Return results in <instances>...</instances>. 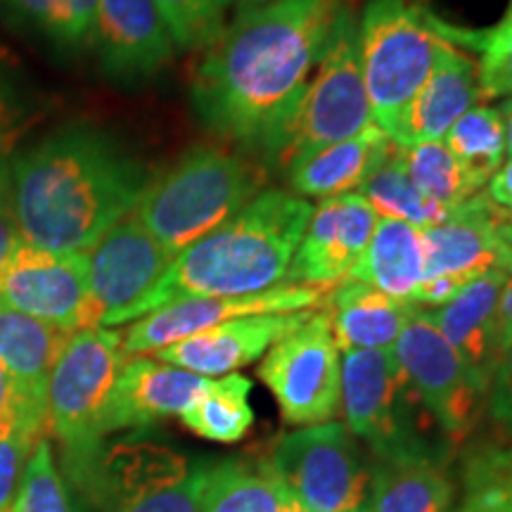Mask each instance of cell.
<instances>
[{
    "label": "cell",
    "mask_w": 512,
    "mask_h": 512,
    "mask_svg": "<svg viewBox=\"0 0 512 512\" xmlns=\"http://www.w3.org/2000/svg\"><path fill=\"white\" fill-rule=\"evenodd\" d=\"M347 8L349 0H266L235 12L192 79L202 124L268 159Z\"/></svg>",
    "instance_id": "1"
},
{
    "label": "cell",
    "mask_w": 512,
    "mask_h": 512,
    "mask_svg": "<svg viewBox=\"0 0 512 512\" xmlns=\"http://www.w3.org/2000/svg\"><path fill=\"white\" fill-rule=\"evenodd\" d=\"M145 166L107 131L74 124L50 133L12 164V219L24 245L88 252L143 195Z\"/></svg>",
    "instance_id": "2"
},
{
    "label": "cell",
    "mask_w": 512,
    "mask_h": 512,
    "mask_svg": "<svg viewBox=\"0 0 512 512\" xmlns=\"http://www.w3.org/2000/svg\"><path fill=\"white\" fill-rule=\"evenodd\" d=\"M311 202L290 190H261L245 209L185 247L138 309V318L197 297H247L285 285Z\"/></svg>",
    "instance_id": "3"
},
{
    "label": "cell",
    "mask_w": 512,
    "mask_h": 512,
    "mask_svg": "<svg viewBox=\"0 0 512 512\" xmlns=\"http://www.w3.org/2000/svg\"><path fill=\"white\" fill-rule=\"evenodd\" d=\"M344 425L384 463L451 465L458 448L403 375L394 351H349L342 358Z\"/></svg>",
    "instance_id": "4"
},
{
    "label": "cell",
    "mask_w": 512,
    "mask_h": 512,
    "mask_svg": "<svg viewBox=\"0 0 512 512\" xmlns=\"http://www.w3.org/2000/svg\"><path fill=\"white\" fill-rule=\"evenodd\" d=\"M264 190V174L226 147H192L145 185L133 209L152 238L176 259Z\"/></svg>",
    "instance_id": "5"
},
{
    "label": "cell",
    "mask_w": 512,
    "mask_h": 512,
    "mask_svg": "<svg viewBox=\"0 0 512 512\" xmlns=\"http://www.w3.org/2000/svg\"><path fill=\"white\" fill-rule=\"evenodd\" d=\"M356 38L373 121L394 143L446 41L434 29V12L418 0H366Z\"/></svg>",
    "instance_id": "6"
},
{
    "label": "cell",
    "mask_w": 512,
    "mask_h": 512,
    "mask_svg": "<svg viewBox=\"0 0 512 512\" xmlns=\"http://www.w3.org/2000/svg\"><path fill=\"white\" fill-rule=\"evenodd\" d=\"M368 126H373V112L358 60L356 17L349 5L339 15L316 72L268 162L287 166L306 152L354 138Z\"/></svg>",
    "instance_id": "7"
},
{
    "label": "cell",
    "mask_w": 512,
    "mask_h": 512,
    "mask_svg": "<svg viewBox=\"0 0 512 512\" xmlns=\"http://www.w3.org/2000/svg\"><path fill=\"white\" fill-rule=\"evenodd\" d=\"M126 363L121 332L86 328L69 337L48 382V432L67 453L69 475L102 446V420Z\"/></svg>",
    "instance_id": "8"
},
{
    "label": "cell",
    "mask_w": 512,
    "mask_h": 512,
    "mask_svg": "<svg viewBox=\"0 0 512 512\" xmlns=\"http://www.w3.org/2000/svg\"><path fill=\"white\" fill-rule=\"evenodd\" d=\"M266 456L306 512H366L373 458L344 422H323L285 434Z\"/></svg>",
    "instance_id": "9"
},
{
    "label": "cell",
    "mask_w": 512,
    "mask_h": 512,
    "mask_svg": "<svg viewBox=\"0 0 512 512\" xmlns=\"http://www.w3.org/2000/svg\"><path fill=\"white\" fill-rule=\"evenodd\" d=\"M259 377L287 425L311 427L335 418L342 403V358L323 309L268 349Z\"/></svg>",
    "instance_id": "10"
},
{
    "label": "cell",
    "mask_w": 512,
    "mask_h": 512,
    "mask_svg": "<svg viewBox=\"0 0 512 512\" xmlns=\"http://www.w3.org/2000/svg\"><path fill=\"white\" fill-rule=\"evenodd\" d=\"M392 351L427 411L453 446L463 451L482 422L486 389L472 380L456 349L446 342L425 309H415Z\"/></svg>",
    "instance_id": "11"
},
{
    "label": "cell",
    "mask_w": 512,
    "mask_h": 512,
    "mask_svg": "<svg viewBox=\"0 0 512 512\" xmlns=\"http://www.w3.org/2000/svg\"><path fill=\"white\" fill-rule=\"evenodd\" d=\"M501 214L503 209L489 197L477 195L448 211L444 221L422 228L425 280L411 304L418 309H437L479 275L505 268V247L496 235Z\"/></svg>",
    "instance_id": "12"
},
{
    "label": "cell",
    "mask_w": 512,
    "mask_h": 512,
    "mask_svg": "<svg viewBox=\"0 0 512 512\" xmlns=\"http://www.w3.org/2000/svg\"><path fill=\"white\" fill-rule=\"evenodd\" d=\"M171 256L138 216L128 214L88 249V290L95 328L136 320L138 309L169 271Z\"/></svg>",
    "instance_id": "13"
},
{
    "label": "cell",
    "mask_w": 512,
    "mask_h": 512,
    "mask_svg": "<svg viewBox=\"0 0 512 512\" xmlns=\"http://www.w3.org/2000/svg\"><path fill=\"white\" fill-rule=\"evenodd\" d=\"M328 290L309 285H278L273 290L247 297H197L178 299L147 313L121 335L126 358L157 354L159 349L200 335V332L233 318L264 316V313H297L323 309Z\"/></svg>",
    "instance_id": "14"
},
{
    "label": "cell",
    "mask_w": 512,
    "mask_h": 512,
    "mask_svg": "<svg viewBox=\"0 0 512 512\" xmlns=\"http://www.w3.org/2000/svg\"><path fill=\"white\" fill-rule=\"evenodd\" d=\"M0 299L69 335L95 328L88 252L53 254L22 242L0 278Z\"/></svg>",
    "instance_id": "15"
},
{
    "label": "cell",
    "mask_w": 512,
    "mask_h": 512,
    "mask_svg": "<svg viewBox=\"0 0 512 512\" xmlns=\"http://www.w3.org/2000/svg\"><path fill=\"white\" fill-rule=\"evenodd\" d=\"M380 216L358 192L330 197L311 211L299 240L285 285L328 287L342 283L354 271Z\"/></svg>",
    "instance_id": "16"
},
{
    "label": "cell",
    "mask_w": 512,
    "mask_h": 512,
    "mask_svg": "<svg viewBox=\"0 0 512 512\" xmlns=\"http://www.w3.org/2000/svg\"><path fill=\"white\" fill-rule=\"evenodd\" d=\"M93 41L114 81L152 79L174 57V38L152 0H98Z\"/></svg>",
    "instance_id": "17"
},
{
    "label": "cell",
    "mask_w": 512,
    "mask_h": 512,
    "mask_svg": "<svg viewBox=\"0 0 512 512\" xmlns=\"http://www.w3.org/2000/svg\"><path fill=\"white\" fill-rule=\"evenodd\" d=\"M313 311L264 313V316L233 318L226 323L159 349L155 358L200 377H223L259 361L273 344L309 320Z\"/></svg>",
    "instance_id": "18"
},
{
    "label": "cell",
    "mask_w": 512,
    "mask_h": 512,
    "mask_svg": "<svg viewBox=\"0 0 512 512\" xmlns=\"http://www.w3.org/2000/svg\"><path fill=\"white\" fill-rule=\"evenodd\" d=\"M207 387V377L183 368L143 356L126 358L107 403L102 434L147 430L166 418L181 415Z\"/></svg>",
    "instance_id": "19"
},
{
    "label": "cell",
    "mask_w": 512,
    "mask_h": 512,
    "mask_svg": "<svg viewBox=\"0 0 512 512\" xmlns=\"http://www.w3.org/2000/svg\"><path fill=\"white\" fill-rule=\"evenodd\" d=\"M69 332L12 309L0 299V366L15 389L17 406L48 430V382L67 347Z\"/></svg>",
    "instance_id": "20"
},
{
    "label": "cell",
    "mask_w": 512,
    "mask_h": 512,
    "mask_svg": "<svg viewBox=\"0 0 512 512\" xmlns=\"http://www.w3.org/2000/svg\"><path fill=\"white\" fill-rule=\"evenodd\" d=\"M505 280L508 271L494 268L467 283L451 302L425 309L446 342L456 349L472 380L484 389H489L491 373L501 358L496 344V311Z\"/></svg>",
    "instance_id": "21"
},
{
    "label": "cell",
    "mask_w": 512,
    "mask_h": 512,
    "mask_svg": "<svg viewBox=\"0 0 512 512\" xmlns=\"http://www.w3.org/2000/svg\"><path fill=\"white\" fill-rule=\"evenodd\" d=\"M477 62L463 50L446 43L432 74L422 83L403 114L394 145H415L444 140L456 121L482 100Z\"/></svg>",
    "instance_id": "22"
},
{
    "label": "cell",
    "mask_w": 512,
    "mask_h": 512,
    "mask_svg": "<svg viewBox=\"0 0 512 512\" xmlns=\"http://www.w3.org/2000/svg\"><path fill=\"white\" fill-rule=\"evenodd\" d=\"M394 143L375 124L354 138L318 147L285 166L290 190L299 197L330 200L361 188L392 155Z\"/></svg>",
    "instance_id": "23"
},
{
    "label": "cell",
    "mask_w": 512,
    "mask_h": 512,
    "mask_svg": "<svg viewBox=\"0 0 512 512\" xmlns=\"http://www.w3.org/2000/svg\"><path fill=\"white\" fill-rule=\"evenodd\" d=\"M418 306L389 297L375 287L342 280L325 297L323 311L337 349L349 351H392L396 339L408 325Z\"/></svg>",
    "instance_id": "24"
},
{
    "label": "cell",
    "mask_w": 512,
    "mask_h": 512,
    "mask_svg": "<svg viewBox=\"0 0 512 512\" xmlns=\"http://www.w3.org/2000/svg\"><path fill=\"white\" fill-rule=\"evenodd\" d=\"M349 278L401 302H413V294L425 280L422 228L394 219L377 221L373 238Z\"/></svg>",
    "instance_id": "25"
},
{
    "label": "cell",
    "mask_w": 512,
    "mask_h": 512,
    "mask_svg": "<svg viewBox=\"0 0 512 512\" xmlns=\"http://www.w3.org/2000/svg\"><path fill=\"white\" fill-rule=\"evenodd\" d=\"M458 484L448 465L373 460L366 512H453Z\"/></svg>",
    "instance_id": "26"
},
{
    "label": "cell",
    "mask_w": 512,
    "mask_h": 512,
    "mask_svg": "<svg viewBox=\"0 0 512 512\" xmlns=\"http://www.w3.org/2000/svg\"><path fill=\"white\" fill-rule=\"evenodd\" d=\"M294 503L264 453L211 465L200 512H285Z\"/></svg>",
    "instance_id": "27"
},
{
    "label": "cell",
    "mask_w": 512,
    "mask_h": 512,
    "mask_svg": "<svg viewBox=\"0 0 512 512\" xmlns=\"http://www.w3.org/2000/svg\"><path fill=\"white\" fill-rule=\"evenodd\" d=\"M460 453V501L453 512H512V439L475 441Z\"/></svg>",
    "instance_id": "28"
},
{
    "label": "cell",
    "mask_w": 512,
    "mask_h": 512,
    "mask_svg": "<svg viewBox=\"0 0 512 512\" xmlns=\"http://www.w3.org/2000/svg\"><path fill=\"white\" fill-rule=\"evenodd\" d=\"M252 380L230 373L209 380V387L181 413V422L197 437L216 444H235L245 439L254 425V408L249 406Z\"/></svg>",
    "instance_id": "29"
},
{
    "label": "cell",
    "mask_w": 512,
    "mask_h": 512,
    "mask_svg": "<svg viewBox=\"0 0 512 512\" xmlns=\"http://www.w3.org/2000/svg\"><path fill=\"white\" fill-rule=\"evenodd\" d=\"M401 164L415 188L427 200L444 209H456L486 188L484 181L465 169L444 145V140L415 145H396Z\"/></svg>",
    "instance_id": "30"
},
{
    "label": "cell",
    "mask_w": 512,
    "mask_h": 512,
    "mask_svg": "<svg viewBox=\"0 0 512 512\" xmlns=\"http://www.w3.org/2000/svg\"><path fill=\"white\" fill-rule=\"evenodd\" d=\"M0 10L55 48L76 50L93 38L98 0H0Z\"/></svg>",
    "instance_id": "31"
},
{
    "label": "cell",
    "mask_w": 512,
    "mask_h": 512,
    "mask_svg": "<svg viewBox=\"0 0 512 512\" xmlns=\"http://www.w3.org/2000/svg\"><path fill=\"white\" fill-rule=\"evenodd\" d=\"M434 29L453 48L477 53V74L486 100L512 98V15L489 29H463L434 15Z\"/></svg>",
    "instance_id": "32"
},
{
    "label": "cell",
    "mask_w": 512,
    "mask_h": 512,
    "mask_svg": "<svg viewBox=\"0 0 512 512\" xmlns=\"http://www.w3.org/2000/svg\"><path fill=\"white\" fill-rule=\"evenodd\" d=\"M358 195L375 209L380 219L406 221L418 228H430L434 223L444 221L448 214V209L430 202L415 188L406 169H403L396 145L387 162L361 185Z\"/></svg>",
    "instance_id": "33"
},
{
    "label": "cell",
    "mask_w": 512,
    "mask_h": 512,
    "mask_svg": "<svg viewBox=\"0 0 512 512\" xmlns=\"http://www.w3.org/2000/svg\"><path fill=\"white\" fill-rule=\"evenodd\" d=\"M444 145L479 181L489 183L491 176L505 164V126L501 110L472 107L448 128Z\"/></svg>",
    "instance_id": "34"
},
{
    "label": "cell",
    "mask_w": 512,
    "mask_h": 512,
    "mask_svg": "<svg viewBox=\"0 0 512 512\" xmlns=\"http://www.w3.org/2000/svg\"><path fill=\"white\" fill-rule=\"evenodd\" d=\"M46 434V425L24 413L17 403L0 415V512L12 510L31 451Z\"/></svg>",
    "instance_id": "35"
},
{
    "label": "cell",
    "mask_w": 512,
    "mask_h": 512,
    "mask_svg": "<svg viewBox=\"0 0 512 512\" xmlns=\"http://www.w3.org/2000/svg\"><path fill=\"white\" fill-rule=\"evenodd\" d=\"M10 512H74L72 498L53 460L50 441L41 437L24 467Z\"/></svg>",
    "instance_id": "36"
},
{
    "label": "cell",
    "mask_w": 512,
    "mask_h": 512,
    "mask_svg": "<svg viewBox=\"0 0 512 512\" xmlns=\"http://www.w3.org/2000/svg\"><path fill=\"white\" fill-rule=\"evenodd\" d=\"M181 50H207L226 29L219 0H152Z\"/></svg>",
    "instance_id": "37"
},
{
    "label": "cell",
    "mask_w": 512,
    "mask_h": 512,
    "mask_svg": "<svg viewBox=\"0 0 512 512\" xmlns=\"http://www.w3.org/2000/svg\"><path fill=\"white\" fill-rule=\"evenodd\" d=\"M211 465L214 463L209 460H197L190 475L181 482L150 491L117 512H200Z\"/></svg>",
    "instance_id": "38"
},
{
    "label": "cell",
    "mask_w": 512,
    "mask_h": 512,
    "mask_svg": "<svg viewBox=\"0 0 512 512\" xmlns=\"http://www.w3.org/2000/svg\"><path fill=\"white\" fill-rule=\"evenodd\" d=\"M484 415L494 425L496 437H512V344L503 351L491 373Z\"/></svg>",
    "instance_id": "39"
},
{
    "label": "cell",
    "mask_w": 512,
    "mask_h": 512,
    "mask_svg": "<svg viewBox=\"0 0 512 512\" xmlns=\"http://www.w3.org/2000/svg\"><path fill=\"white\" fill-rule=\"evenodd\" d=\"M19 119H22V110L17 107L12 91L3 83V76H0V155L10 150V145L15 143L19 133Z\"/></svg>",
    "instance_id": "40"
},
{
    "label": "cell",
    "mask_w": 512,
    "mask_h": 512,
    "mask_svg": "<svg viewBox=\"0 0 512 512\" xmlns=\"http://www.w3.org/2000/svg\"><path fill=\"white\" fill-rule=\"evenodd\" d=\"M496 344H498V356H503V351L512 344V271H508V280H505L501 299H498Z\"/></svg>",
    "instance_id": "41"
},
{
    "label": "cell",
    "mask_w": 512,
    "mask_h": 512,
    "mask_svg": "<svg viewBox=\"0 0 512 512\" xmlns=\"http://www.w3.org/2000/svg\"><path fill=\"white\" fill-rule=\"evenodd\" d=\"M486 197L505 211H512V159H508L501 169L486 183Z\"/></svg>",
    "instance_id": "42"
},
{
    "label": "cell",
    "mask_w": 512,
    "mask_h": 512,
    "mask_svg": "<svg viewBox=\"0 0 512 512\" xmlns=\"http://www.w3.org/2000/svg\"><path fill=\"white\" fill-rule=\"evenodd\" d=\"M19 245H22V240H19L15 219H10L8 211L0 207V278H3L5 268H8L12 254L17 252Z\"/></svg>",
    "instance_id": "43"
},
{
    "label": "cell",
    "mask_w": 512,
    "mask_h": 512,
    "mask_svg": "<svg viewBox=\"0 0 512 512\" xmlns=\"http://www.w3.org/2000/svg\"><path fill=\"white\" fill-rule=\"evenodd\" d=\"M496 235L498 240H501V245L505 247V252H508V271H512V211L503 209L496 226Z\"/></svg>",
    "instance_id": "44"
},
{
    "label": "cell",
    "mask_w": 512,
    "mask_h": 512,
    "mask_svg": "<svg viewBox=\"0 0 512 512\" xmlns=\"http://www.w3.org/2000/svg\"><path fill=\"white\" fill-rule=\"evenodd\" d=\"M15 403H17L15 389H12V382L8 373H5V368L0 366V415L8 413Z\"/></svg>",
    "instance_id": "45"
},
{
    "label": "cell",
    "mask_w": 512,
    "mask_h": 512,
    "mask_svg": "<svg viewBox=\"0 0 512 512\" xmlns=\"http://www.w3.org/2000/svg\"><path fill=\"white\" fill-rule=\"evenodd\" d=\"M501 117L505 126V157L512 159V98L501 105Z\"/></svg>",
    "instance_id": "46"
},
{
    "label": "cell",
    "mask_w": 512,
    "mask_h": 512,
    "mask_svg": "<svg viewBox=\"0 0 512 512\" xmlns=\"http://www.w3.org/2000/svg\"><path fill=\"white\" fill-rule=\"evenodd\" d=\"M259 3H266V0H219V5L223 10H230L233 8L235 12L242 10V8H252V5H259Z\"/></svg>",
    "instance_id": "47"
},
{
    "label": "cell",
    "mask_w": 512,
    "mask_h": 512,
    "mask_svg": "<svg viewBox=\"0 0 512 512\" xmlns=\"http://www.w3.org/2000/svg\"><path fill=\"white\" fill-rule=\"evenodd\" d=\"M285 512H306V510H304V508H302V505H299V503H294V505H292V508H290V510H285Z\"/></svg>",
    "instance_id": "48"
},
{
    "label": "cell",
    "mask_w": 512,
    "mask_h": 512,
    "mask_svg": "<svg viewBox=\"0 0 512 512\" xmlns=\"http://www.w3.org/2000/svg\"><path fill=\"white\" fill-rule=\"evenodd\" d=\"M508 15H512V0H510V5H508Z\"/></svg>",
    "instance_id": "49"
},
{
    "label": "cell",
    "mask_w": 512,
    "mask_h": 512,
    "mask_svg": "<svg viewBox=\"0 0 512 512\" xmlns=\"http://www.w3.org/2000/svg\"><path fill=\"white\" fill-rule=\"evenodd\" d=\"M503 439H505V437H503ZM510 439H512V437H510Z\"/></svg>",
    "instance_id": "50"
}]
</instances>
